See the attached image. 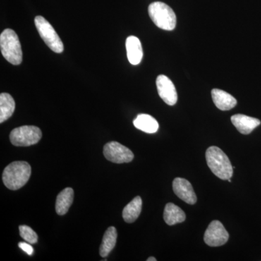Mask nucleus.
Listing matches in <instances>:
<instances>
[{
    "label": "nucleus",
    "instance_id": "1",
    "mask_svg": "<svg viewBox=\"0 0 261 261\" xmlns=\"http://www.w3.org/2000/svg\"><path fill=\"white\" fill-rule=\"evenodd\" d=\"M32 174V168L25 161H15L10 163L3 171V183L7 188L18 190L28 182Z\"/></svg>",
    "mask_w": 261,
    "mask_h": 261
},
{
    "label": "nucleus",
    "instance_id": "2",
    "mask_svg": "<svg viewBox=\"0 0 261 261\" xmlns=\"http://www.w3.org/2000/svg\"><path fill=\"white\" fill-rule=\"evenodd\" d=\"M205 158L207 166L217 177L223 180L231 178L233 175V167L228 156L222 149L212 146L206 151Z\"/></svg>",
    "mask_w": 261,
    "mask_h": 261
},
{
    "label": "nucleus",
    "instance_id": "3",
    "mask_svg": "<svg viewBox=\"0 0 261 261\" xmlns=\"http://www.w3.org/2000/svg\"><path fill=\"white\" fill-rule=\"evenodd\" d=\"M0 49L3 57L11 64L20 65L23 60L21 45L18 35L12 29H5L0 35Z\"/></svg>",
    "mask_w": 261,
    "mask_h": 261
},
{
    "label": "nucleus",
    "instance_id": "4",
    "mask_svg": "<svg viewBox=\"0 0 261 261\" xmlns=\"http://www.w3.org/2000/svg\"><path fill=\"white\" fill-rule=\"evenodd\" d=\"M149 17L159 28L172 31L176 25V16L168 5L161 2H154L148 8Z\"/></svg>",
    "mask_w": 261,
    "mask_h": 261
},
{
    "label": "nucleus",
    "instance_id": "5",
    "mask_svg": "<svg viewBox=\"0 0 261 261\" xmlns=\"http://www.w3.org/2000/svg\"><path fill=\"white\" fill-rule=\"evenodd\" d=\"M34 23L39 35L42 37L48 47L56 53H62L64 50V46L61 38L56 30L44 17L37 16L34 19Z\"/></svg>",
    "mask_w": 261,
    "mask_h": 261
},
{
    "label": "nucleus",
    "instance_id": "6",
    "mask_svg": "<svg viewBox=\"0 0 261 261\" xmlns=\"http://www.w3.org/2000/svg\"><path fill=\"white\" fill-rule=\"evenodd\" d=\"M40 128L34 126H23L10 132V140L16 147H29L36 145L42 139Z\"/></svg>",
    "mask_w": 261,
    "mask_h": 261
},
{
    "label": "nucleus",
    "instance_id": "7",
    "mask_svg": "<svg viewBox=\"0 0 261 261\" xmlns=\"http://www.w3.org/2000/svg\"><path fill=\"white\" fill-rule=\"evenodd\" d=\"M103 154L108 161L114 163H126L133 161V152L119 142H110L104 146Z\"/></svg>",
    "mask_w": 261,
    "mask_h": 261
},
{
    "label": "nucleus",
    "instance_id": "8",
    "mask_svg": "<svg viewBox=\"0 0 261 261\" xmlns=\"http://www.w3.org/2000/svg\"><path fill=\"white\" fill-rule=\"evenodd\" d=\"M229 234L219 221H213L204 235V241L210 247H219L227 243Z\"/></svg>",
    "mask_w": 261,
    "mask_h": 261
},
{
    "label": "nucleus",
    "instance_id": "9",
    "mask_svg": "<svg viewBox=\"0 0 261 261\" xmlns=\"http://www.w3.org/2000/svg\"><path fill=\"white\" fill-rule=\"evenodd\" d=\"M158 92L161 99L170 106H174L177 102L178 95L176 87L168 77L160 75L156 80Z\"/></svg>",
    "mask_w": 261,
    "mask_h": 261
},
{
    "label": "nucleus",
    "instance_id": "10",
    "mask_svg": "<svg viewBox=\"0 0 261 261\" xmlns=\"http://www.w3.org/2000/svg\"><path fill=\"white\" fill-rule=\"evenodd\" d=\"M173 190L176 195L187 204L194 205L197 202V196L193 187L191 183L185 178H175L173 181Z\"/></svg>",
    "mask_w": 261,
    "mask_h": 261
},
{
    "label": "nucleus",
    "instance_id": "11",
    "mask_svg": "<svg viewBox=\"0 0 261 261\" xmlns=\"http://www.w3.org/2000/svg\"><path fill=\"white\" fill-rule=\"evenodd\" d=\"M231 121L237 129L245 135L251 133L252 130L260 125V120L243 114L231 116Z\"/></svg>",
    "mask_w": 261,
    "mask_h": 261
},
{
    "label": "nucleus",
    "instance_id": "12",
    "mask_svg": "<svg viewBox=\"0 0 261 261\" xmlns=\"http://www.w3.org/2000/svg\"><path fill=\"white\" fill-rule=\"evenodd\" d=\"M127 57L130 64H140L143 58V50L140 39L135 36H130L126 39Z\"/></svg>",
    "mask_w": 261,
    "mask_h": 261
},
{
    "label": "nucleus",
    "instance_id": "13",
    "mask_svg": "<svg viewBox=\"0 0 261 261\" xmlns=\"http://www.w3.org/2000/svg\"><path fill=\"white\" fill-rule=\"evenodd\" d=\"M211 94L214 104L221 111H229L234 108L238 103V101L232 95L221 89H213Z\"/></svg>",
    "mask_w": 261,
    "mask_h": 261
},
{
    "label": "nucleus",
    "instance_id": "14",
    "mask_svg": "<svg viewBox=\"0 0 261 261\" xmlns=\"http://www.w3.org/2000/svg\"><path fill=\"white\" fill-rule=\"evenodd\" d=\"M74 192L70 187L64 189L57 197L56 210L60 216L66 214L73 202Z\"/></svg>",
    "mask_w": 261,
    "mask_h": 261
},
{
    "label": "nucleus",
    "instance_id": "15",
    "mask_svg": "<svg viewBox=\"0 0 261 261\" xmlns=\"http://www.w3.org/2000/svg\"><path fill=\"white\" fill-rule=\"evenodd\" d=\"M163 219L166 224L173 226L184 222L186 219V215L178 206L169 202L165 207Z\"/></svg>",
    "mask_w": 261,
    "mask_h": 261
},
{
    "label": "nucleus",
    "instance_id": "16",
    "mask_svg": "<svg viewBox=\"0 0 261 261\" xmlns=\"http://www.w3.org/2000/svg\"><path fill=\"white\" fill-rule=\"evenodd\" d=\"M133 123L137 129L142 130L146 133H155L159 128L158 121L153 117L147 114L138 115Z\"/></svg>",
    "mask_w": 261,
    "mask_h": 261
},
{
    "label": "nucleus",
    "instance_id": "17",
    "mask_svg": "<svg viewBox=\"0 0 261 261\" xmlns=\"http://www.w3.org/2000/svg\"><path fill=\"white\" fill-rule=\"evenodd\" d=\"M142 208V200L140 196L135 197L123 208V219L128 224L135 222L138 219Z\"/></svg>",
    "mask_w": 261,
    "mask_h": 261
},
{
    "label": "nucleus",
    "instance_id": "18",
    "mask_svg": "<svg viewBox=\"0 0 261 261\" xmlns=\"http://www.w3.org/2000/svg\"><path fill=\"white\" fill-rule=\"evenodd\" d=\"M117 237H118V233L116 228L111 226L106 230L103 237L100 248H99V255L101 257H107L114 249L116 246Z\"/></svg>",
    "mask_w": 261,
    "mask_h": 261
},
{
    "label": "nucleus",
    "instance_id": "19",
    "mask_svg": "<svg viewBox=\"0 0 261 261\" xmlns=\"http://www.w3.org/2000/svg\"><path fill=\"white\" fill-rule=\"evenodd\" d=\"M15 109V102L13 97L8 93L0 94V123L9 119L13 116Z\"/></svg>",
    "mask_w": 261,
    "mask_h": 261
},
{
    "label": "nucleus",
    "instance_id": "20",
    "mask_svg": "<svg viewBox=\"0 0 261 261\" xmlns=\"http://www.w3.org/2000/svg\"><path fill=\"white\" fill-rule=\"evenodd\" d=\"M20 235L25 241L30 244H36L38 241V235L32 228L27 225L19 226Z\"/></svg>",
    "mask_w": 261,
    "mask_h": 261
},
{
    "label": "nucleus",
    "instance_id": "21",
    "mask_svg": "<svg viewBox=\"0 0 261 261\" xmlns=\"http://www.w3.org/2000/svg\"><path fill=\"white\" fill-rule=\"evenodd\" d=\"M18 246L21 250H23L24 252H27L28 255H33L34 248H33L29 244L27 243H20L18 244Z\"/></svg>",
    "mask_w": 261,
    "mask_h": 261
},
{
    "label": "nucleus",
    "instance_id": "22",
    "mask_svg": "<svg viewBox=\"0 0 261 261\" xmlns=\"http://www.w3.org/2000/svg\"><path fill=\"white\" fill-rule=\"evenodd\" d=\"M147 261H156L155 257H149V258H147Z\"/></svg>",
    "mask_w": 261,
    "mask_h": 261
}]
</instances>
